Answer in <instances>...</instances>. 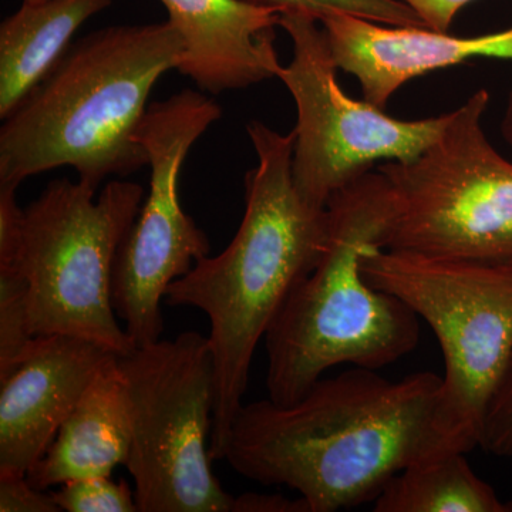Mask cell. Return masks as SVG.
I'll return each mask as SVG.
<instances>
[{"label":"cell","instance_id":"obj_12","mask_svg":"<svg viewBox=\"0 0 512 512\" xmlns=\"http://www.w3.org/2000/svg\"><path fill=\"white\" fill-rule=\"evenodd\" d=\"M340 70L360 84L363 100L384 109L394 94L427 73L476 57L512 60V28L456 36L426 26H392L328 13L319 19Z\"/></svg>","mask_w":512,"mask_h":512},{"label":"cell","instance_id":"obj_16","mask_svg":"<svg viewBox=\"0 0 512 512\" xmlns=\"http://www.w3.org/2000/svg\"><path fill=\"white\" fill-rule=\"evenodd\" d=\"M466 453L427 458L394 476L375 512H512L494 488L474 473Z\"/></svg>","mask_w":512,"mask_h":512},{"label":"cell","instance_id":"obj_8","mask_svg":"<svg viewBox=\"0 0 512 512\" xmlns=\"http://www.w3.org/2000/svg\"><path fill=\"white\" fill-rule=\"evenodd\" d=\"M488 104L477 90L419 157L377 167L397 197L384 249L512 266V163L485 136Z\"/></svg>","mask_w":512,"mask_h":512},{"label":"cell","instance_id":"obj_6","mask_svg":"<svg viewBox=\"0 0 512 512\" xmlns=\"http://www.w3.org/2000/svg\"><path fill=\"white\" fill-rule=\"evenodd\" d=\"M82 181L59 178L23 208L15 269L28 285L33 336L89 340L117 356L136 349L113 306L117 252L146 191L111 180L99 197Z\"/></svg>","mask_w":512,"mask_h":512},{"label":"cell","instance_id":"obj_24","mask_svg":"<svg viewBox=\"0 0 512 512\" xmlns=\"http://www.w3.org/2000/svg\"><path fill=\"white\" fill-rule=\"evenodd\" d=\"M231 512H311L308 501L279 494L244 493L234 497Z\"/></svg>","mask_w":512,"mask_h":512},{"label":"cell","instance_id":"obj_23","mask_svg":"<svg viewBox=\"0 0 512 512\" xmlns=\"http://www.w3.org/2000/svg\"><path fill=\"white\" fill-rule=\"evenodd\" d=\"M412 8L427 28L450 32L451 25L461 9L474 0H403Z\"/></svg>","mask_w":512,"mask_h":512},{"label":"cell","instance_id":"obj_5","mask_svg":"<svg viewBox=\"0 0 512 512\" xmlns=\"http://www.w3.org/2000/svg\"><path fill=\"white\" fill-rule=\"evenodd\" d=\"M372 288L429 323L444 357L436 427L447 453L480 447L485 414L512 356V266L375 248L360 256Z\"/></svg>","mask_w":512,"mask_h":512},{"label":"cell","instance_id":"obj_22","mask_svg":"<svg viewBox=\"0 0 512 512\" xmlns=\"http://www.w3.org/2000/svg\"><path fill=\"white\" fill-rule=\"evenodd\" d=\"M16 188L0 187V269H13L22 244L23 208Z\"/></svg>","mask_w":512,"mask_h":512},{"label":"cell","instance_id":"obj_17","mask_svg":"<svg viewBox=\"0 0 512 512\" xmlns=\"http://www.w3.org/2000/svg\"><path fill=\"white\" fill-rule=\"evenodd\" d=\"M35 338L25 276L18 269H0V376L15 366Z\"/></svg>","mask_w":512,"mask_h":512},{"label":"cell","instance_id":"obj_4","mask_svg":"<svg viewBox=\"0 0 512 512\" xmlns=\"http://www.w3.org/2000/svg\"><path fill=\"white\" fill-rule=\"evenodd\" d=\"M328 237L315 269L296 286L265 335L266 389L291 404L326 370L353 365L379 370L416 349L419 315L367 284L360 256L386 247L397 214L396 192L370 171L335 192L326 205Z\"/></svg>","mask_w":512,"mask_h":512},{"label":"cell","instance_id":"obj_7","mask_svg":"<svg viewBox=\"0 0 512 512\" xmlns=\"http://www.w3.org/2000/svg\"><path fill=\"white\" fill-rule=\"evenodd\" d=\"M131 413L126 468L138 512H231L234 495L214 476L210 440L217 373L208 336L173 340L119 356Z\"/></svg>","mask_w":512,"mask_h":512},{"label":"cell","instance_id":"obj_9","mask_svg":"<svg viewBox=\"0 0 512 512\" xmlns=\"http://www.w3.org/2000/svg\"><path fill=\"white\" fill-rule=\"evenodd\" d=\"M279 26L292 42V59L278 79L298 111L292 171L303 200L326 208L330 197L373 171L377 163H407L443 134L450 113L402 120L343 92L338 64L319 20L284 12Z\"/></svg>","mask_w":512,"mask_h":512},{"label":"cell","instance_id":"obj_11","mask_svg":"<svg viewBox=\"0 0 512 512\" xmlns=\"http://www.w3.org/2000/svg\"><path fill=\"white\" fill-rule=\"evenodd\" d=\"M113 356L73 336L32 340L15 366L0 376V473L28 476Z\"/></svg>","mask_w":512,"mask_h":512},{"label":"cell","instance_id":"obj_15","mask_svg":"<svg viewBox=\"0 0 512 512\" xmlns=\"http://www.w3.org/2000/svg\"><path fill=\"white\" fill-rule=\"evenodd\" d=\"M113 0L25 3L0 25V117L3 120L42 82L72 45L84 22Z\"/></svg>","mask_w":512,"mask_h":512},{"label":"cell","instance_id":"obj_21","mask_svg":"<svg viewBox=\"0 0 512 512\" xmlns=\"http://www.w3.org/2000/svg\"><path fill=\"white\" fill-rule=\"evenodd\" d=\"M0 511L60 512L52 493L30 483L25 474L0 473Z\"/></svg>","mask_w":512,"mask_h":512},{"label":"cell","instance_id":"obj_25","mask_svg":"<svg viewBox=\"0 0 512 512\" xmlns=\"http://www.w3.org/2000/svg\"><path fill=\"white\" fill-rule=\"evenodd\" d=\"M501 131L508 146L512 148V89L510 96L507 100V109H505L503 124H501Z\"/></svg>","mask_w":512,"mask_h":512},{"label":"cell","instance_id":"obj_13","mask_svg":"<svg viewBox=\"0 0 512 512\" xmlns=\"http://www.w3.org/2000/svg\"><path fill=\"white\" fill-rule=\"evenodd\" d=\"M183 37L178 72L201 90L220 94L278 79V10L247 0H160Z\"/></svg>","mask_w":512,"mask_h":512},{"label":"cell","instance_id":"obj_14","mask_svg":"<svg viewBox=\"0 0 512 512\" xmlns=\"http://www.w3.org/2000/svg\"><path fill=\"white\" fill-rule=\"evenodd\" d=\"M130 444V402L119 356H113L84 390L28 474L29 481L47 490L69 481L110 477L114 468L126 466Z\"/></svg>","mask_w":512,"mask_h":512},{"label":"cell","instance_id":"obj_20","mask_svg":"<svg viewBox=\"0 0 512 512\" xmlns=\"http://www.w3.org/2000/svg\"><path fill=\"white\" fill-rule=\"evenodd\" d=\"M480 447L494 456L512 457V356L485 414Z\"/></svg>","mask_w":512,"mask_h":512},{"label":"cell","instance_id":"obj_2","mask_svg":"<svg viewBox=\"0 0 512 512\" xmlns=\"http://www.w3.org/2000/svg\"><path fill=\"white\" fill-rule=\"evenodd\" d=\"M247 133L256 165L245 174V211L237 234L220 255L205 256L168 286L164 298L168 306H190L210 320L217 373L214 461L224 460L258 343L315 269L329 228L328 210L303 200L293 180L295 131L281 134L252 120Z\"/></svg>","mask_w":512,"mask_h":512},{"label":"cell","instance_id":"obj_18","mask_svg":"<svg viewBox=\"0 0 512 512\" xmlns=\"http://www.w3.org/2000/svg\"><path fill=\"white\" fill-rule=\"evenodd\" d=\"M254 5L284 12H303L320 19L328 13H345L392 26H426L403 0H247ZM427 28V26H426Z\"/></svg>","mask_w":512,"mask_h":512},{"label":"cell","instance_id":"obj_1","mask_svg":"<svg viewBox=\"0 0 512 512\" xmlns=\"http://www.w3.org/2000/svg\"><path fill=\"white\" fill-rule=\"evenodd\" d=\"M441 384L436 373L394 382L353 366L291 404H244L224 461L248 480L298 491L311 512L376 501L407 467L447 453L436 427Z\"/></svg>","mask_w":512,"mask_h":512},{"label":"cell","instance_id":"obj_10","mask_svg":"<svg viewBox=\"0 0 512 512\" xmlns=\"http://www.w3.org/2000/svg\"><path fill=\"white\" fill-rule=\"evenodd\" d=\"M221 116L210 97L183 90L151 103L138 128L151 168L150 191L121 242L113 272L114 311L136 348L161 339L168 286L210 255V239L181 205L178 180L191 147Z\"/></svg>","mask_w":512,"mask_h":512},{"label":"cell","instance_id":"obj_3","mask_svg":"<svg viewBox=\"0 0 512 512\" xmlns=\"http://www.w3.org/2000/svg\"><path fill=\"white\" fill-rule=\"evenodd\" d=\"M183 37L170 20L103 28L72 43L0 128V187L59 167L97 190L148 165L138 128L158 80L177 70Z\"/></svg>","mask_w":512,"mask_h":512},{"label":"cell","instance_id":"obj_19","mask_svg":"<svg viewBox=\"0 0 512 512\" xmlns=\"http://www.w3.org/2000/svg\"><path fill=\"white\" fill-rule=\"evenodd\" d=\"M57 507L66 512H137L136 493L126 480L110 477L69 481L53 491Z\"/></svg>","mask_w":512,"mask_h":512},{"label":"cell","instance_id":"obj_26","mask_svg":"<svg viewBox=\"0 0 512 512\" xmlns=\"http://www.w3.org/2000/svg\"><path fill=\"white\" fill-rule=\"evenodd\" d=\"M25 3H42V2H49V0H23Z\"/></svg>","mask_w":512,"mask_h":512}]
</instances>
